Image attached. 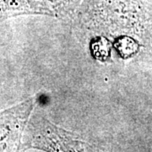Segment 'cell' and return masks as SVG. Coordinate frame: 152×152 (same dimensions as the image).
<instances>
[{"label":"cell","mask_w":152,"mask_h":152,"mask_svg":"<svg viewBox=\"0 0 152 152\" xmlns=\"http://www.w3.org/2000/svg\"><path fill=\"white\" fill-rule=\"evenodd\" d=\"M151 20V13L142 0H83L72 21L88 31L116 37L118 52L130 55L137 49L135 42L124 36L140 37Z\"/></svg>","instance_id":"obj_1"},{"label":"cell","mask_w":152,"mask_h":152,"mask_svg":"<svg viewBox=\"0 0 152 152\" xmlns=\"http://www.w3.org/2000/svg\"><path fill=\"white\" fill-rule=\"evenodd\" d=\"M21 147L46 152H102L80 136L52 124L39 113L29 121Z\"/></svg>","instance_id":"obj_2"},{"label":"cell","mask_w":152,"mask_h":152,"mask_svg":"<svg viewBox=\"0 0 152 152\" xmlns=\"http://www.w3.org/2000/svg\"><path fill=\"white\" fill-rule=\"evenodd\" d=\"M83 0H0V22L21 15L72 20Z\"/></svg>","instance_id":"obj_3"},{"label":"cell","mask_w":152,"mask_h":152,"mask_svg":"<svg viewBox=\"0 0 152 152\" xmlns=\"http://www.w3.org/2000/svg\"><path fill=\"white\" fill-rule=\"evenodd\" d=\"M35 102V98L31 97L0 112V152H18Z\"/></svg>","instance_id":"obj_4"}]
</instances>
